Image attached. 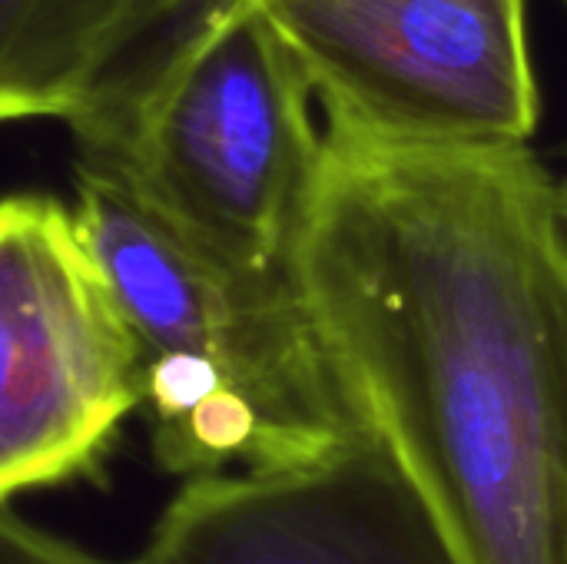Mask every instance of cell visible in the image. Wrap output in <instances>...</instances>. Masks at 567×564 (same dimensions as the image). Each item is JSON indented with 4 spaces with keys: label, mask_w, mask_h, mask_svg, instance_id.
<instances>
[{
    "label": "cell",
    "mask_w": 567,
    "mask_h": 564,
    "mask_svg": "<svg viewBox=\"0 0 567 564\" xmlns=\"http://www.w3.org/2000/svg\"><path fill=\"white\" fill-rule=\"evenodd\" d=\"M292 283L455 564H567V223L528 143L329 123Z\"/></svg>",
    "instance_id": "cell-1"
},
{
    "label": "cell",
    "mask_w": 567,
    "mask_h": 564,
    "mask_svg": "<svg viewBox=\"0 0 567 564\" xmlns=\"http://www.w3.org/2000/svg\"><path fill=\"white\" fill-rule=\"evenodd\" d=\"M312 86L256 0L163 86L103 163L196 253L243 276H292L322 133Z\"/></svg>",
    "instance_id": "cell-3"
},
{
    "label": "cell",
    "mask_w": 567,
    "mask_h": 564,
    "mask_svg": "<svg viewBox=\"0 0 567 564\" xmlns=\"http://www.w3.org/2000/svg\"><path fill=\"white\" fill-rule=\"evenodd\" d=\"M249 0H126L66 116L80 160L116 156L176 70Z\"/></svg>",
    "instance_id": "cell-7"
},
{
    "label": "cell",
    "mask_w": 567,
    "mask_h": 564,
    "mask_svg": "<svg viewBox=\"0 0 567 564\" xmlns=\"http://www.w3.org/2000/svg\"><path fill=\"white\" fill-rule=\"evenodd\" d=\"M73 213L140 346L166 475L292 469L369 435L292 276L206 259L103 163L80 160Z\"/></svg>",
    "instance_id": "cell-2"
},
{
    "label": "cell",
    "mask_w": 567,
    "mask_h": 564,
    "mask_svg": "<svg viewBox=\"0 0 567 564\" xmlns=\"http://www.w3.org/2000/svg\"><path fill=\"white\" fill-rule=\"evenodd\" d=\"M126 564H455L429 509L362 435L292 469L183 479Z\"/></svg>",
    "instance_id": "cell-6"
},
{
    "label": "cell",
    "mask_w": 567,
    "mask_h": 564,
    "mask_svg": "<svg viewBox=\"0 0 567 564\" xmlns=\"http://www.w3.org/2000/svg\"><path fill=\"white\" fill-rule=\"evenodd\" d=\"M332 126L409 146L528 143V0H256Z\"/></svg>",
    "instance_id": "cell-5"
},
{
    "label": "cell",
    "mask_w": 567,
    "mask_h": 564,
    "mask_svg": "<svg viewBox=\"0 0 567 564\" xmlns=\"http://www.w3.org/2000/svg\"><path fill=\"white\" fill-rule=\"evenodd\" d=\"M0 564H126L103 558L0 502Z\"/></svg>",
    "instance_id": "cell-9"
},
{
    "label": "cell",
    "mask_w": 567,
    "mask_h": 564,
    "mask_svg": "<svg viewBox=\"0 0 567 564\" xmlns=\"http://www.w3.org/2000/svg\"><path fill=\"white\" fill-rule=\"evenodd\" d=\"M140 406V346L76 213L0 196V502L100 475Z\"/></svg>",
    "instance_id": "cell-4"
},
{
    "label": "cell",
    "mask_w": 567,
    "mask_h": 564,
    "mask_svg": "<svg viewBox=\"0 0 567 564\" xmlns=\"http://www.w3.org/2000/svg\"><path fill=\"white\" fill-rule=\"evenodd\" d=\"M561 209H565V223H567V186H565V193H561Z\"/></svg>",
    "instance_id": "cell-10"
},
{
    "label": "cell",
    "mask_w": 567,
    "mask_h": 564,
    "mask_svg": "<svg viewBox=\"0 0 567 564\" xmlns=\"http://www.w3.org/2000/svg\"><path fill=\"white\" fill-rule=\"evenodd\" d=\"M126 0H0V123L66 120Z\"/></svg>",
    "instance_id": "cell-8"
}]
</instances>
